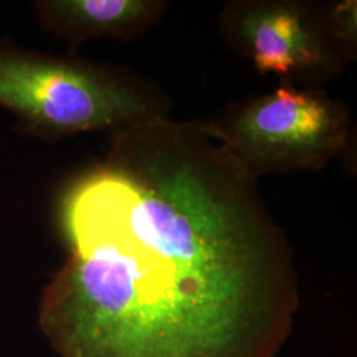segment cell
<instances>
[{
	"instance_id": "obj_1",
	"label": "cell",
	"mask_w": 357,
	"mask_h": 357,
	"mask_svg": "<svg viewBox=\"0 0 357 357\" xmlns=\"http://www.w3.org/2000/svg\"><path fill=\"white\" fill-rule=\"evenodd\" d=\"M65 227L40 310L60 357H275L289 337V243L212 122L123 128Z\"/></svg>"
},
{
	"instance_id": "obj_2",
	"label": "cell",
	"mask_w": 357,
	"mask_h": 357,
	"mask_svg": "<svg viewBox=\"0 0 357 357\" xmlns=\"http://www.w3.org/2000/svg\"><path fill=\"white\" fill-rule=\"evenodd\" d=\"M231 155L257 180L261 175L312 171L344 149L348 112L323 91L289 84L212 122Z\"/></svg>"
},
{
	"instance_id": "obj_3",
	"label": "cell",
	"mask_w": 357,
	"mask_h": 357,
	"mask_svg": "<svg viewBox=\"0 0 357 357\" xmlns=\"http://www.w3.org/2000/svg\"><path fill=\"white\" fill-rule=\"evenodd\" d=\"M0 103L57 132L125 128L165 115L151 96L88 68L3 56Z\"/></svg>"
},
{
	"instance_id": "obj_4",
	"label": "cell",
	"mask_w": 357,
	"mask_h": 357,
	"mask_svg": "<svg viewBox=\"0 0 357 357\" xmlns=\"http://www.w3.org/2000/svg\"><path fill=\"white\" fill-rule=\"evenodd\" d=\"M224 36L261 73L328 76L348 60L327 13L293 1H243L222 15Z\"/></svg>"
},
{
	"instance_id": "obj_5",
	"label": "cell",
	"mask_w": 357,
	"mask_h": 357,
	"mask_svg": "<svg viewBox=\"0 0 357 357\" xmlns=\"http://www.w3.org/2000/svg\"><path fill=\"white\" fill-rule=\"evenodd\" d=\"M167 8L160 0H60L50 3L59 26L77 38L110 35L132 38L159 22Z\"/></svg>"
},
{
	"instance_id": "obj_6",
	"label": "cell",
	"mask_w": 357,
	"mask_h": 357,
	"mask_svg": "<svg viewBox=\"0 0 357 357\" xmlns=\"http://www.w3.org/2000/svg\"><path fill=\"white\" fill-rule=\"evenodd\" d=\"M332 35L348 60L356 50V1H342L327 13Z\"/></svg>"
}]
</instances>
